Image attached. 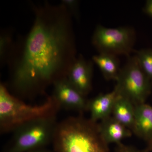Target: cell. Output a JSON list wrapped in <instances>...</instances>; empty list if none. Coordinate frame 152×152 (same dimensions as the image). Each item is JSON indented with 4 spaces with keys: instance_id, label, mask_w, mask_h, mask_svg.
<instances>
[{
    "instance_id": "1",
    "label": "cell",
    "mask_w": 152,
    "mask_h": 152,
    "mask_svg": "<svg viewBox=\"0 0 152 152\" xmlns=\"http://www.w3.org/2000/svg\"><path fill=\"white\" fill-rule=\"evenodd\" d=\"M34 10L32 26L11 65L10 87L22 99L43 94L66 77L77 57L72 15L65 6L46 2Z\"/></svg>"
},
{
    "instance_id": "2",
    "label": "cell",
    "mask_w": 152,
    "mask_h": 152,
    "mask_svg": "<svg viewBox=\"0 0 152 152\" xmlns=\"http://www.w3.org/2000/svg\"><path fill=\"white\" fill-rule=\"evenodd\" d=\"M52 144L54 152H111L99 123L82 115L58 122Z\"/></svg>"
},
{
    "instance_id": "3",
    "label": "cell",
    "mask_w": 152,
    "mask_h": 152,
    "mask_svg": "<svg viewBox=\"0 0 152 152\" xmlns=\"http://www.w3.org/2000/svg\"><path fill=\"white\" fill-rule=\"evenodd\" d=\"M60 109L52 96L42 104L31 105L11 94L5 85H0V131L2 134L13 132L21 125L34 120L56 116Z\"/></svg>"
},
{
    "instance_id": "4",
    "label": "cell",
    "mask_w": 152,
    "mask_h": 152,
    "mask_svg": "<svg viewBox=\"0 0 152 152\" xmlns=\"http://www.w3.org/2000/svg\"><path fill=\"white\" fill-rule=\"evenodd\" d=\"M58 122L56 116L29 122L14 131L2 152H28L52 143Z\"/></svg>"
},
{
    "instance_id": "5",
    "label": "cell",
    "mask_w": 152,
    "mask_h": 152,
    "mask_svg": "<svg viewBox=\"0 0 152 152\" xmlns=\"http://www.w3.org/2000/svg\"><path fill=\"white\" fill-rule=\"evenodd\" d=\"M115 81L114 88L118 94L129 100L134 106L145 103L151 93L152 82L142 69L135 56L128 57Z\"/></svg>"
},
{
    "instance_id": "6",
    "label": "cell",
    "mask_w": 152,
    "mask_h": 152,
    "mask_svg": "<svg viewBox=\"0 0 152 152\" xmlns=\"http://www.w3.org/2000/svg\"><path fill=\"white\" fill-rule=\"evenodd\" d=\"M135 32L129 27L107 28L98 25L92 37L93 46L99 53L129 56L133 51Z\"/></svg>"
},
{
    "instance_id": "7",
    "label": "cell",
    "mask_w": 152,
    "mask_h": 152,
    "mask_svg": "<svg viewBox=\"0 0 152 152\" xmlns=\"http://www.w3.org/2000/svg\"><path fill=\"white\" fill-rule=\"evenodd\" d=\"M52 96L61 109L75 110L83 113L88 111V101L70 83L66 77L54 83Z\"/></svg>"
},
{
    "instance_id": "8",
    "label": "cell",
    "mask_w": 152,
    "mask_h": 152,
    "mask_svg": "<svg viewBox=\"0 0 152 152\" xmlns=\"http://www.w3.org/2000/svg\"><path fill=\"white\" fill-rule=\"evenodd\" d=\"M93 69L92 62L80 55L74 61L67 75L68 80L85 97L92 89Z\"/></svg>"
},
{
    "instance_id": "9",
    "label": "cell",
    "mask_w": 152,
    "mask_h": 152,
    "mask_svg": "<svg viewBox=\"0 0 152 152\" xmlns=\"http://www.w3.org/2000/svg\"><path fill=\"white\" fill-rule=\"evenodd\" d=\"M118 94L114 89L110 92L100 94L88 101V111L91 113L90 118L98 122L99 120L107 118L112 115L115 101Z\"/></svg>"
},
{
    "instance_id": "10",
    "label": "cell",
    "mask_w": 152,
    "mask_h": 152,
    "mask_svg": "<svg viewBox=\"0 0 152 152\" xmlns=\"http://www.w3.org/2000/svg\"><path fill=\"white\" fill-rule=\"evenodd\" d=\"M133 134L148 142L152 139V106L146 103L134 106Z\"/></svg>"
},
{
    "instance_id": "11",
    "label": "cell",
    "mask_w": 152,
    "mask_h": 152,
    "mask_svg": "<svg viewBox=\"0 0 152 152\" xmlns=\"http://www.w3.org/2000/svg\"><path fill=\"white\" fill-rule=\"evenodd\" d=\"M102 136L108 144H118L124 139L130 137L133 133L131 130L111 115L99 123Z\"/></svg>"
},
{
    "instance_id": "12",
    "label": "cell",
    "mask_w": 152,
    "mask_h": 152,
    "mask_svg": "<svg viewBox=\"0 0 152 152\" xmlns=\"http://www.w3.org/2000/svg\"><path fill=\"white\" fill-rule=\"evenodd\" d=\"M112 116L132 131L135 119L134 105L129 100L119 95L115 101Z\"/></svg>"
},
{
    "instance_id": "13",
    "label": "cell",
    "mask_w": 152,
    "mask_h": 152,
    "mask_svg": "<svg viewBox=\"0 0 152 152\" xmlns=\"http://www.w3.org/2000/svg\"><path fill=\"white\" fill-rule=\"evenodd\" d=\"M92 60L93 62L98 66L106 80L116 81L121 68L117 56L106 53H99L93 56Z\"/></svg>"
},
{
    "instance_id": "14",
    "label": "cell",
    "mask_w": 152,
    "mask_h": 152,
    "mask_svg": "<svg viewBox=\"0 0 152 152\" xmlns=\"http://www.w3.org/2000/svg\"><path fill=\"white\" fill-rule=\"evenodd\" d=\"M135 55L142 69L152 82V49H140Z\"/></svg>"
},
{
    "instance_id": "15",
    "label": "cell",
    "mask_w": 152,
    "mask_h": 152,
    "mask_svg": "<svg viewBox=\"0 0 152 152\" xmlns=\"http://www.w3.org/2000/svg\"><path fill=\"white\" fill-rule=\"evenodd\" d=\"M12 39L10 35L4 33L0 38V57L2 63L9 58V52L11 50ZM9 59V58H8Z\"/></svg>"
},
{
    "instance_id": "16",
    "label": "cell",
    "mask_w": 152,
    "mask_h": 152,
    "mask_svg": "<svg viewBox=\"0 0 152 152\" xmlns=\"http://www.w3.org/2000/svg\"><path fill=\"white\" fill-rule=\"evenodd\" d=\"M79 1L76 0H63L61 4L65 6L72 15L75 17L78 16Z\"/></svg>"
},
{
    "instance_id": "17",
    "label": "cell",
    "mask_w": 152,
    "mask_h": 152,
    "mask_svg": "<svg viewBox=\"0 0 152 152\" xmlns=\"http://www.w3.org/2000/svg\"><path fill=\"white\" fill-rule=\"evenodd\" d=\"M115 152H145L144 150L141 151L131 146L127 145L121 142L117 144Z\"/></svg>"
},
{
    "instance_id": "18",
    "label": "cell",
    "mask_w": 152,
    "mask_h": 152,
    "mask_svg": "<svg viewBox=\"0 0 152 152\" xmlns=\"http://www.w3.org/2000/svg\"><path fill=\"white\" fill-rule=\"evenodd\" d=\"M145 13L152 18V0H148L146 2L143 8Z\"/></svg>"
},
{
    "instance_id": "19",
    "label": "cell",
    "mask_w": 152,
    "mask_h": 152,
    "mask_svg": "<svg viewBox=\"0 0 152 152\" xmlns=\"http://www.w3.org/2000/svg\"><path fill=\"white\" fill-rule=\"evenodd\" d=\"M143 150L145 152H152V139L150 141L147 142L146 147Z\"/></svg>"
},
{
    "instance_id": "20",
    "label": "cell",
    "mask_w": 152,
    "mask_h": 152,
    "mask_svg": "<svg viewBox=\"0 0 152 152\" xmlns=\"http://www.w3.org/2000/svg\"><path fill=\"white\" fill-rule=\"evenodd\" d=\"M28 152H54L50 151L46 148H40L37 149L33 150Z\"/></svg>"
}]
</instances>
